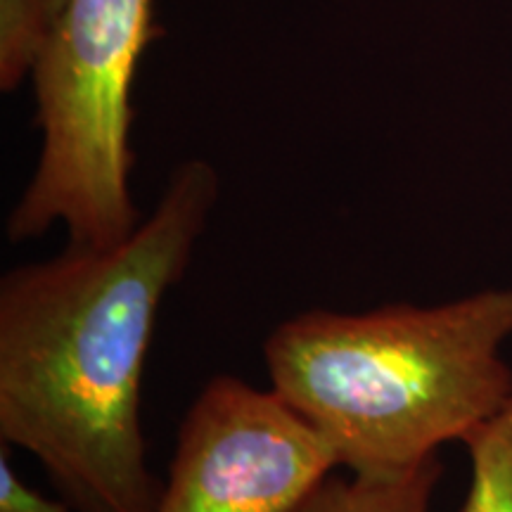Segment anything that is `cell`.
<instances>
[{"label": "cell", "mask_w": 512, "mask_h": 512, "mask_svg": "<svg viewBox=\"0 0 512 512\" xmlns=\"http://www.w3.org/2000/svg\"><path fill=\"white\" fill-rule=\"evenodd\" d=\"M335 467L316 427L275 389L219 375L178 427L157 512H290Z\"/></svg>", "instance_id": "277c9868"}, {"label": "cell", "mask_w": 512, "mask_h": 512, "mask_svg": "<svg viewBox=\"0 0 512 512\" xmlns=\"http://www.w3.org/2000/svg\"><path fill=\"white\" fill-rule=\"evenodd\" d=\"M162 34L152 0H69L31 72L41 155L5 235L27 242L64 226L69 245L107 249L140 226L131 197V88Z\"/></svg>", "instance_id": "3957f363"}, {"label": "cell", "mask_w": 512, "mask_h": 512, "mask_svg": "<svg viewBox=\"0 0 512 512\" xmlns=\"http://www.w3.org/2000/svg\"><path fill=\"white\" fill-rule=\"evenodd\" d=\"M510 337L512 287H491L437 306L302 311L273 328L264 358L271 389L337 465L384 482L465 441L510 399Z\"/></svg>", "instance_id": "7a4b0ae2"}, {"label": "cell", "mask_w": 512, "mask_h": 512, "mask_svg": "<svg viewBox=\"0 0 512 512\" xmlns=\"http://www.w3.org/2000/svg\"><path fill=\"white\" fill-rule=\"evenodd\" d=\"M69 0H0V88L15 91L53 43Z\"/></svg>", "instance_id": "8992f818"}, {"label": "cell", "mask_w": 512, "mask_h": 512, "mask_svg": "<svg viewBox=\"0 0 512 512\" xmlns=\"http://www.w3.org/2000/svg\"><path fill=\"white\" fill-rule=\"evenodd\" d=\"M463 444L472 477L460 512H512V396Z\"/></svg>", "instance_id": "52a82bcc"}, {"label": "cell", "mask_w": 512, "mask_h": 512, "mask_svg": "<svg viewBox=\"0 0 512 512\" xmlns=\"http://www.w3.org/2000/svg\"><path fill=\"white\" fill-rule=\"evenodd\" d=\"M216 200V169L190 159L124 242L67 245L0 280V439L31 453L76 510L157 512L164 484L140 420L145 361Z\"/></svg>", "instance_id": "6da1fadb"}, {"label": "cell", "mask_w": 512, "mask_h": 512, "mask_svg": "<svg viewBox=\"0 0 512 512\" xmlns=\"http://www.w3.org/2000/svg\"><path fill=\"white\" fill-rule=\"evenodd\" d=\"M0 512H81L64 503L62 498L43 496L34 486H29L17 475L15 465L10 463L8 446L0 451Z\"/></svg>", "instance_id": "ba28073f"}, {"label": "cell", "mask_w": 512, "mask_h": 512, "mask_svg": "<svg viewBox=\"0 0 512 512\" xmlns=\"http://www.w3.org/2000/svg\"><path fill=\"white\" fill-rule=\"evenodd\" d=\"M441 477L439 458L399 479H361L330 475L290 512H432Z\"/></svg>", "instance_id": "5b68a950"}]
</instances>
